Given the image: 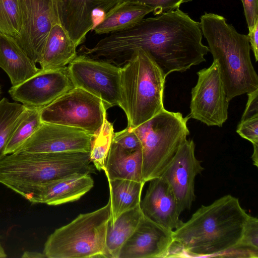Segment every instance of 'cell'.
I'll return each instance as SVG.
<instances>
[{"instance_id": "cell-1", "label": "cell", "mask_w": 258, "mask_h": 258, "mask_svg": "<svg viewBox=\"0 0 258 258\" xmlns=\"http://www.w3.org/2000/svg\"><path fill=\"white\" fill-rule=\"evenodd\" d=\"M199 22L177 9L144 18L127 29L107 34L91 51L95 58L123 64L136 49L147 51L166 76L183 72L206 61Z\"/></svg>"}, {"instance_id": "cell-2", "label": "cell", "mask_w": 258, "mask_h": 258, "mask_svg": "<svg viewBox=\"0 0 258 258\" xmlns=\"http://www.w3.org/2000/svg\"><path fill=\"white\" fill-rule=\"evenodd\" d=\"M249 216L230 195L202 205L173 230L174 256L222 257L241 240Z\"/></svg>"}, {"instance_id": "cell-3", "label": "cell", "mask_w": 258, "mask_h": 258, "mask_svg": "<svg viewBox=\"0 0 258 258\" xmlns=\"http://www.w3.org/2000/svg\"><path fill=\"white\" fill-rule=\"evenodd\" d=\"M96 170L90 152H15L0 159V183L30 202L45 183Z\"/></svg>"}, {"instance_id": "cell-4", "label": "cell", "mask_w": 258, "mask_h": 258, "mask_svg": "<svg viewBox=\"0 0 258 258\" xmlns=\"http://www.w3.org/2000/svg\"><path fill=\"white\" fill-rule=\"evenodd\" d=\"M200 23L213 60L219 63L228 101L258 89L247 35L239 33L224 17L214 13H205Z\"/></svg>"}, {"instance_id": "cell-5", "label": "cell", "mask_w": 258, "mask_h": 258, "mask_svg": "<svg viewBox=\"0 0 258 258\" xmlns=\"http://www.w3.org/2000/svg\"><path fill=\"white\" fill-rule=\"evenodd\" d=\"M166 75L146 50H134L121 67L120 102L127 127L135 128L164 109Z\"/></svg>"}, {"instance_id": "cell-6", "label": "cell", "mask_w": 258, "mask_h": 258, "mask_svg": "<svg viewBox=\"0 0 258 258\" xmlns=\"http://www.w3.org/2000/svg\"><path fill=\"white\" fill-rule=\"evenodd\" d=\"M110 201L91 212L80 214L48 237L43 253L48 258L106 257V236Z\"/></svg>"}, {"instance_id": "cell-7", "label": "cell", "mask_w": 258, "mask_h": 258, "mask_svg": "<svg viewBox=\"0 0 258 258\" xmlns=\"http://www.w3.org/2000/svg\"><path fill=\"white\" fill-rule=\"evenodd\" d=\"M178 112L165 108L134 128L142 146V180L145 183L160 177L180 145L189 134L187 122Z\"/></svg>"}, {"instance_id": "cell-8", "label": "cell", "mask_w": 258, "mask_h": 258, "mask_svg": "<svg viewBox=\"0 0 258 258\" xmlns=\"http://www.w3.org/2000/svg\"><path fill=\"white\" fill-rule=\"evenodd\" d=\"M107 108L99 98L78 87L65 93L41 110L42 122L82 129L94 137Z\"/></svg>"}, {"instance_id": "cell-9", "label": "cell", "mask_w": 258, "mask_h": 258, "mask_svg": "<svg viewBox=\"0 0 258 258\" xmlns=\"http://www.w3.org/2000/svg\"><path fill=\"white\" fill-rule=\"evenodd\" d=\"M67 68L75 87L99 98L107 108L119 106L121 67L104 59L81 54Z\"/></svg>"}, {"instance_id": "cell-10", "label": "cell", "mask_w": 258, "mask_h": 258, "mask_svg": "<svg viewBox=\"0 0 258 258\" xmlns=\"http://www.w3.org/2000/svg\"><path fill=\"white\" fill-rule=\"evenodd\" d=\"M198 81L191 89L190 118L208 126H222L228 118L229 101L216 60L198 73Z\"/></svg>"}, {"instance_id": "cell-11", "label": "cell", "mask_w": 258, "mask_h": 258, "mask_svg": "<svg viewBox=\"0 0 258 258\" xmlns=\"http://www.w3.org/2000/svg\"><path fill=\"white\" fill-rule=\"evenodd\" d=\"M22 18L19 35L14 39L35 63H40L53 23L60 22L54 0H18Z\"/></svg>"}, {"instance_id": "cell-12", "label": "cell", "mask_w": 258, "mask_h": 258, "mask_svg": "<svg viewBox=\"0 0 258 258\" xmlns=\"http://www.w3.org/2000/svg\"><path fill=\"white\" fill-rule=\"evenodd\" d=\"M75 87L67 67L43 70L8 92L12 99L28 108L42 109Z\"/></svg>"}, {"instance_id": "cell-13", "label": "cell", "mask_w": 258, "mask_h": 258, "mask_svg": "<svg viewBox=\"0 0 258 258\" xmlns=\"http://www.w3.org/2000/svg\"><path fill=\"white\" fill-rule=\"evenodd\" d=\"M93 138L80 128L42 122L14 153L90 152Z\"/></svg>"}, {"instance_id": "cell-14", "label": "cell", "mask_w": 258, "mask_h": 258, "mask_svg": "<svg viewBox=\"0 0 258 258\" xmlns=\"http://www.w3.org/2000/svg\"><path fill=\"white\" fill-rule=\"evenodd\" d=\"M195 151L194 141L185 139L161 175L171 187L180 214L190 209L196 198L195 178L204 169L201 161L196 158Z\"/></svg>"}, {"instance_id": "cell-15", "label": "cell", "mask_w": 258, "mask_h": 258, "mask_svg": "<svg viewBox=\"0 0 258 258\" xmlns=\"http://www.w3.org/2000/svg\"><path fill=\"white\" fill-rule=\"evenodd\" d=\"M60 23L77 47L96 25L95 16L102 19L122 0H54Z\"/></svg>"}, {"instance_id": "cell-16", "label": "cell", "mask_w": 258, "mask_h": 258, "mask_svg": "<svg viewBox=\"0 0 258 258\" xmlns=\"http://www.w3.org/2000/svg\"><path fill=\"white\" fill-rule=\"evenodd\" d=\"M172 232L143 215L118 258L168 257L174 243Z\"/></svg>"}, {"instance_id": "cell-17", "label": "cell", "mask_w": 258, "mask_h": 258, "mask_svg": "<svg viewBox=\"0 0 258 258\" xmlns=\"http://www.w3.org/2000/svg\"><path fill=\"white\" fill-rule=\"evenodd\" d=\"M140 207L144 216L171 230L182 223L175 196L165 179L160 176L149 181Z\"/></svg>"}, {"instance_id": "cell-18", "label": "cell", "mask_w": 258, "mask_h": 258, "mask_svg": "<svg viewBox=\"0 0 258 258\" xmlns=\"http://www.w3.org/2000/svg\"><path fill=\"white\" fill-rule=\"evenodd\" d=\"M90 174H78L44 184L34 193L30 203L56 206L79 200L94 186Z\"/></svg>"}, {"instance_id": "cell-19", "label": "cell", "mask_w": 258, "mask_h": 258, "mask_svg": "<svg viewBox=\"0 0 258 258\" xmlns=\"http://www.w3.org/2000/svg\"><path fill=\"white\" fill-rule=\"evenodd\" d=\"M0 67L8 75L12 86L22 83L42 70L37 68L13 38L1 33Z\"/></svg>"}, {"instance_id": "cell-20", "label": "cell", "mask_w": 258, "mask_h": 258, "mask_svg": "<svg viewBox=\"0 0 258 258\" xmlns=\"http://www.w3.org/2000/svg\"><path fill=\"white\" fill-rule=\"evenodd\" d=\"M77 46L60 22L52 25L47 38L41 61L43 70L66 67L77 56Z\"/></svg>"}, {"instance_id": "cell-21", "label": "cell", "mask_w": 258, "mask_h": 258, "mask_svg": "<svg viewBox=\"0 0 258 258\" xmlns=\"http://www.w3.org/2000/svg\"><path fill=\"white\" fill-rule=\"evenodd\" d=\"M153 9L138 2L123 1L105 14L93 28L96 34H109L130 28L139 23Z\"/></svg>"}, {"instance_id": "cell-22", "label": "cell", "mask_w": 258, "mask_h": 258, "mask_svg": "<svg viewBox=\"0 0 258 258\" xmlns=\"http://www.w3.org/2000/svg\"><path fill=\"white\" fill-rule=\"evenodd\" d=\"M104 171L107 179H124L144 182L142 180V149L128 151L112 139Z\"/></svg>"}, {"instance_id": "cell-23", "label": "cell", "mask_w": 258, "mask_h": 258, "mask_svg": "<svg viewBox=\"0 0 258 258\" xmlns=\"http://www.w3.org/2000/svg\"><path fill=\"white\" fill-rule=\"evenodd\" d=\"M111 213L108 223L112 224L122 213L140 205L145 182L124 179H107Z\"/></svg>"}, {"instance_id": "cell-24", "label": "cell", "mask_w": 258, "mask_h": 258, "mask_svg": "<svg viewBox=\"0 0 258 258\" xmlns=\"http://www.w3.org/2000/svg\"><path fill=\"white\" fill-rule=\"evenodd\" d=\"M143 216L139 205L121 214L112 224L108 223L106 236L107 258H118L121 248L135 231Z\"/></svg>"}, {"instance_id": "cell-25", "label": "cell", "mask_w": 258, "mask_h": 258, "mask_svg": "<svg viewBox=\"0 0 258 258\" xmlns=\"http://www.w3.org/2000/svg\"><path fill=\"white\" fill-rule=\"evenodd\" d=\"M25 109L23 104L10 102L5 97L0 100V159L6 155L7 144Z\"/></svg>"}, {"instance_id": "cell-26", "label": "cell", "mask_w": 258, "mask_h": 258, "mask_svg": "<svg viewBox=\"0 0 258 258\" xmlns=\"http://www.w3.org/2000/svg\"><path fill=\"white\" fill-rule=\"evenodd\" d=\"M42 123L41 109L28 108L13 132L7 144L5 154L14 153L38 129Z\"/></svg>"}, {"instance_id": "cell-27", "label": "cell", "mask_w": 258, "mask_h": 258, "mask_svg": "<svg viewBox=\"0 0 258 258\" xmlns=\"http://www.w3.org/2000/svg\"><path fill=\"white\" fill-rule=\"evenodd\" d=\"M113 134V125L106 116L98 133L93 138L90 152L91 161L96 170L104 171L105 169V161Z\"/></svg>"}, {"instance_id": "cell-28", "label": "cell", "mask_w": 258, "mask_h": 258, "mask_svg": "<svg viewBox=\"0 0 258 258\" xmlns=\"http://www.w3.org/2000/svg\"><path fill=\"white\" fill-rule=\"evenodd\" d=\"M222 257H258V219L249 216L238 244Z\"/></svg>"}, {"instance_id": "cell-29", "label": "cell", "mask_w": 258, "mask_h": 258, "mask_svg": "<svg viewBox=\"0 0 258 258\" xmlns=\"http://www.w3.org/2000/svg\"><path fill=\"white\" fill-rule=\"evenodd\" d=\"M21 28L18 0H0V33L14 39L19 35Z\"/></svg>"}, {"instance_id": "cell-30", "label": "cell", "mask_w": 258, "mask_h": 258, "mask_svg": "<svg viewBox=\"0 0 258 258\" xmlns=\"http://www.w3.org/2000/svg\"><path fill=\"white\" fill-rule=\"evenodd\" d=\"M236 132L250 141L253 147H258V113L241 120Z\"/></svg>"}, {"instance_id": "cell-31", "label": "cell", "mask_w": 258, "mask_h": 258, "mask_svg": "<svg viewBox=\"0 0 258 258\" xmlns=\"http://www.w3.org/2000/svg\"><path fill=\"white\" fill-rule=\"evenodd\" d=\"M112 141L128 151L142 149L141 141L134 128L127 126L121 131L114 132Z\"/></svg>"}, {"instance_id": "cell-32", "label": "cell", "mask_w": 258, "mask_h": 258, "mask_svg": "<svg viewBox=\"0 0 258 258\" xmlns=\"http://www.w3.org/2000/svg\"><path fill=\"white\" fill-rule=\"evenodd\" d=\"M138 2L142 3L153 9L154 16L163 12L175 10L179 9L180 6L184 3L192 0H123Z\"/></svg>"}, {"instance_id": "cell-33", "label": "cell", "mask_w": 258, "mask_h": 258, "mask_svg": "<svg viewBox=\"0 0 258 258\" xmlns=\"http://www.w3.org/2000/svg\"><path fill=\"white\" fill-rule=\"evenodd\" d=\"M240 1L243 5L248 32H250L258 21V0Z\"/></svg>"}, {"instance_id": "cell-34", "label": "cell", "mask_w": 258, "mask_h": 258, "mask_svg": "<svg viewBox=\"0 0 258 258\" xmlns=\"http://www.w3.org/2000/svg\"><path fill=\"white\" fill-rule=\"evenodd\" d=\"M248 100L241 120L244 119L255 113H258V89L248 93Z\"/></svg>"}, {"instance_id": "cell-35", "label": "cell", "mask_w": 258, "mask_h": 258, "mask_svg": "<svg viewBox=\"0 0 258 258\" xmlns=\"http://www.w3.org/2000/svg\"><path fill=\"white\" fill-rule=\"evenodd\" d=\"M250 49L254 54L255 61L258 60V21L255 23L252 30L247 35Z\"/></svg>"}, {"instance_id": "cell-36", "label": "cell", "mask_w": 258, "mask_h": 258, "mask_svg": "<svg viewBox=\"0 0 258 258\" xmlns=\"http://www.w3.org/2000/svg\"><path fill=\"white\" fill-rule=\"evenodd\" d=\"M22 257L24 258H38V257H46L43 253H41L38 252L28 251L24 252L22 255Z\"/></svg>"}, {"instance_id": "cell-37", "label": "cell", "mask_w": 258, "mask_h": 258, "mask_svg": "<svg viewBox=\"0 0 258 258\" xmlns=\"http://www.w3.org/2000/svg\"><path fill=\"white\" fill-rule=\"evenodd\" d=\"M7 256L4 248L0 243V258H5Z\"/></svg>"}, {"instance_id": "cell-38", "label": "cell", "mask_w": 258, "mask_h": 258, "mask_svg": "<svg viewBox=\"0 0 258 258\" xmlns=\"http://www.w3.org/2000/svg\"><path fill=\"white\" fill-rule=\"evenodd\" d=\"M0 93H1V87H0Z\"/></svg>"}]
</instances>
